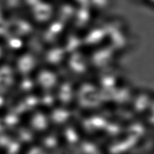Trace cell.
<instances>
[{
    "mask_svg": "<svg viewBox=\"0 0 154 154\" xmlns=\"http://www.w3.org/2000/svg\"><path fill=\"white\" fill-rule=\"evenodd\" d=\"M16 10L19 16L34 28H42V25H45L38 22L32 10L25 2L21 1Z\"/></svg>",
    "mask_w": 154,
    "mask_h": 154,
    "instance_id": "obj_1",
    "label": "cell"
},
{
    "mask_svg": "<svg viewBox=\"0 0 154 154\" xmlns=\"http://www.w3.org/2000/svg\"><path fill=\"white\" fill-rule=\"evenodd\" d=\"M7 40L2 35H0V48L6 49L8 47Z\"/></svg>",
    "mask_w": 154,
    "mask_h": 154,
    "instance_id": "obj_2",
    "label": "cell"
},
{
    "mask_svg": "<svg viewBox=\"0 0 154 154\" xmlns=\"http://www.w3.org/2000/svg\"><path fill=\"white\" fill-rule=\"evenodd\" d=\"M6 61H7V58H6L5 54L0 56V68L5 63Z\"/></svg>",
    "mask_w": 154,
    "mask_h": 154,
    "instance_id": "obj_3",
    "label": "cell"
}]
</instances>
